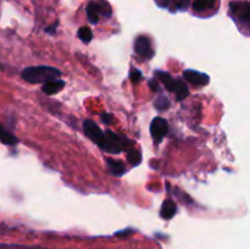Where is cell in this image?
I'll list each match as a JSON object with an SVG mask.
<instances>
[{
    "label": "cell",
    "instance_id": "2e32d148",
    "mask_svg": "<svg viewBox=\"0 0 250 249\" xmlns=\"http://www.w3.org/2000/svg\"><path fill=\"white\" fill-rule=\"evenodd\" d=\"M127 160H128V163L132 164V165H139L142 161V155L139 154L138 150H136V149L133 148H129L128 150H127Z\"/></svg>",
    "mask_w": 250,
    "mask_h": 249
},
{
    "label": "cell",
    "instance_id": "3957f363",
    "mask_svg": "<svg viewBox=\"0 0 250 249\" xmlns=\"http://www.w3.org/2000/svg\"><path fill=\"white\" fill-rule=\"evenodd\" d=\"M87 17L92 23H98L100 19V15H104L105 17L111 16V7L105 0L102 1H92L87 5Z\"/></svg>",
    "mask_w": 250,
    "mask_h": 249
},
{
    "label": "cell",
    "instance_id": "603a6c76",
    "mask_svg": "<svg viewBox=\"0 0 250 249\" xmlns=\"http://www.w3.org/2000/svg\"><path fill=\"white\" fill-rule=\"evenodd\" d=\"M102 120L105 122V124H111L112 117H111V115H109V114H103L102 115Z\"/></svg>",
    "mask_w": 250,
    "mask_h": 249
},
{
    "label": "cell",
    "instance_id": "ffe728a7",
    "mask_svg": "<svg viewBox=\"0 0 250 249\" xmlns=\"http://www.w3.org/2000/svg\"><path fill=\"white\" fill-rule=\"evenodd\" d=\"M129 78H131V82L137 84V83L141 82V80L143 78V73L138 70V68H132L131 72H129Z\"/></svg>",
    "mask_w": 250,
    "mask_h": 249
},
{
    "label": "cell",
    "instance_id": "7c38bea8",
    "mask_svg": "<svg viewBox=\"0 0 250 249\" xmlns=\"http://www.w3.org/2000/svg\"><path fill=\"white\" fill-rule=\"evenodd\" d=\"M217 0H194L193 1V9L197 12L208 11V10L214 9Z\"/></svg>",
    "mask_w": 250,
    "mask_h": 249
},
{
    "label": "cell",
    "instance_id": "d4e9b609",
    "mask_svg": "<svg viewBox=\"0 0 250 249\" xmlns=\"http://www.w3.org/2000/svg\"><path fill=\"white\" fill-rule=\"evenodd\" d=\"M56 26H58V22H56V23H54L53 26H50V28H46V29H45V32H46V33L53 34L54 32L56 31Z\"/></svg>",
    "mask_w": 250,
    "mask_h": 249
},
{
    "label": "cell",
    "instance_id": "277c9868",
    "mask_svg": "<svg viewBox=\"0 0 250 249\" xmlns=\"http://www.w3.org/2000/svg\"><path fill=\"white\" fill-rule=\"evenodd\" d=\"M229 11L242 23L249 26L250 22V6L248 1H232L229 4Z\"/></svg>",
    "mask_w": 250,
    "mask_h": 249
},
{
    "label": "cell",
    "instance_id": "9c48e42d",
    "mask_svg": "<svg viewBox=\"0 0 250 249\" xmlns=\"http://www.w3.org/2000/svg\"><path fill=\"white\" fill-rule=\"evenodd\" d=\"M63 87H65V81L53 80V81H49V82L43 83L42 90H43L45 94L53 95V94H56V93H59L60 90H62Z\"/></svg>",
    "mask_w": 250,
    "mask_h": 249
},
{
    "label": "cell",
    "instance_id": "8992f818",
    "mask_svg": "<svg viewBox=\"0 0 250 249\" xmlns=\"http://www.w3.org/2000/svg\"><path fill=\"white\" fill-rule=\"evenodd\" d=\"M83 131H84L85 136L90 141H93L95 144L102 146L103 141H104V132L102 131V128L94 121H92V120H85L83 122Z\"/></svg>",
    "mask_w": 250,
    "mask_h": 249
},
{
    "label": "cell",
    "instance_id": "e0dca14e",
    "mask_svg": "<svg viewBox=\"0 0 250 249\" xmlns=\"http://www.w3.org/2000/svg\"><path fill=\"white\" fill-rule=\"evenodd\" d=\"M78 38L82 42H84V43H89L93 39L92 29L88 28V27H81V28L78 29Z\"/></svg>",
    "mask_w": 250,
    "mask_h": 249
},
{
    "label": "cell",
    "instance_id": "ba28073f",
    "mask_svg": "<svg viewBox=\"0 0 250 249\" xmlns=\"http://www.w3.org/2000/svg\"><path fill=\"white\" fill-rule=\"evenodd\" d=\"M183 77L194 85H207L210 81L209 76L207 73L198 72V71L194 70H186L183 72Z\"/></svg>",
    "mask_w": 250,
    "mask_h": 249
},
{
    "label": "cell",
    "instance_id": "6da1fadb",
    "mask_svg": "<svg viewBox=\"0 0 250 249\" xmlns=\"http://www.w3.org/2000/svg\"><path fill=\"white\" fill-rule=\"evenodd\" d=\"M61 75L60 71L51 66H32L22 71L21 76L26 82L37 84V83H45L49 81L58 80Z\"/></svg>",
    "mask_w": 250,
    "mask_h": 249
},
{
    "label": "cell",
    "instance_id": "44dd1931",
    "mask_svg": "<svg viewBox=\"0 0 250 249\" xmlns=\"http://www.w3.org/2000/svg\"><path fill=\"white\" fill-rule=\"evenodd\" d=\"M175 5H176V9L186 10L188 6H189V0H176Z\"/></svg>",
    "mask_w": 250,
    "mask_h": 249
},
{
    "label": "cell",
    "instance_id": "4fadbf2b",
    "mask_svg": "<svg viewBox=\"0 0 250 249\" xmlns=\"http://www.w3.org/2000/svg\"><path fill=\"white\" fill-rule=\"evenodd\" d=\"M173 93H175L176 95V99H177L178 102H181V100L186 99V98L188 97V94H189V89H188V87L186 85L185 82L177 80L176 81L175 88H173Z\"/></svg>",
    "mask_w": 250,
    "mask_h": 249
},
{
    "label": "cell",
    "instance_id": "52a82bcc",
    "mask_svg": "<svg viewBox=\"0 0 250 249\" xmlns=\"http://www.w3.org/2000/svg\"><path fill=\"white\" fill-rule=\"evenodd\" d=\"M134 50H136V53L141 58L146 59V60H149V59L154 56V49L151 46L150 39L146 36H139L134 41Z\"/></svg>",
    "mask_w": 250,
    "mask_h": 249
},
{
    "label": "cell",
    "instance_id": "5b68a950",
    "mask_svg": "<svg viewBox=\"0 0 250 249\" xmlns=\"http://www.w3.org/2000/svg\"><path fill=\"white\" fill-rule=\"evenodd\" d=\"M168 132V124L163 117H155L150 124V134L155 143H160Z\"/></svg>",
    "mask_w": 250,
    "mask_h": 249
},
{
    "label": "cell",
    "instance_id": "9a60e30c",
    "mask_svg": "<svg viewBox=\"0 0 250 249\" xmlns=\"http://www.w3.org/2000/svg\"><path fill=\"white\" fill-rule=\"evenodd\" d=\"M0 142L2 144H6V145H15L16 143H19V139L15 136H12L1 124H0Z\"/></svg>",
    "mask_w": 250,
    "mask_h": 249
},
{
    "label": "cell",
    "instance_id": "7a4b0ae2",
    "mask_svg": "<svg viewBox=\"0 0 250 249\" xmlns=\"http://www.w3.org/2000/svg\"><path fill=\"white\" fill-rule=\"evenodd\" d=\"M132 142L126 136L117 134L112 131H106L104 133V141L100 148L111 154H119L124 150L132 148Z\"/></svg>",
    "mask_w": 250,
    "mask_h": 249
},
{
    "label": "cell",
    "instance_id": "30bf717a",
    "mask_svg": "<svg viewBox=\"0 0 250 249\" xmlns=\"http://www.w3.org/2000/svg\"><path fill=\"white\" fill-rule=\"evenodd\" d=\"M176 212H177V205H176V203L172 202V200H166L160 210L161 217L165 220L172 219L176 215Z\"/></svg>",
    "mask_w": 250,
    "mask_h": 249
},
{
    "label": "cell",
    "instance_id": "7402d4cb",
    "mask_svg": "<svg viewBox=\"0 0 250 249\" xmlns=\"http://www.w3.org/2000/svg\"><path fill=\"white\" fill-rule=\"evenodd\" d=\"M156 4L160 7H170L176 2V0H155Z\"/></svg>",
    "mask_w": 250,
    "mask_h": 249
},
{
    "label": "cell",
    "instance_id": "d6986e66",
    "mask_svg": "<svg viewBox=\"0 0 250 249\" xmlns=\"http://www.w3.org/2000/svg\"><path fill=\"white\" fill-rule=\"evenodd\" d=\"M154 104H155L156 109L164 110L167 109V107L170 106V100H168L167 97H165V95H159L155 99V102H154Z\"/></svg>",
    "mask_w": 250,
    "mask_h": 249
},
{
    "label": "cell",
    "instance_id": "5bb4252c",
    "mask_svg": "<svg viewBox=\"0 0 250 249\" xmlns=\"http://www.w3.org/2000/svg\"><path fill=\"white\" fill-rule=\"evenodd\" d=\"M106 163H107V167H109L110 172H111L112 175L121 176L122 173L126 171V167H125V165L122 164V161L114 160V159H107Z\"/></svg>",
    "mask_w": 250,
    "mask_h": 249
},
{
    "label": "cell",
    "instance_id": "8fae6325",
    "mask_svg": "<svg viewBox=\"0 0 250 249\" xmlns=\"http://www.w3.org/2000/svg\"><path fill=\"white\" fill-rule=\"evenodd\" d=\"M156 76H158V78L161 81V83L165 85V88L168 90V92H173L176 81H177L176 78H173L170 73L163 72V71H158V72H156Z\"/></svg>",
    "mask_w": 250,
    "mask_h": 249
},
{
    "label": "cell",
    "instance_id": "cb8c5ba5",
    "mask_svg": "<svg viewBox=\"0 0 250 249\" xmlns=\"http://www.w3.org/2000/svg\"><path fill=\"white\" fill-rule=\"evenodd\" d=\"M149 85H150V88L154 90V92H158V90H159L158 82H156V81H154V80L150 81V82H149Z\"/></svg>",
    "mask_w": 250,
    "mask_h": 249
},
{
    "label": "cell",
    "instance_id": "ac0fdd59",
    "mask_svg": "<svg viewBox=\"0 0 250 249\" xmlns=\"http://www.w3.org/2000/svg\"><path fill=\"white\" fill-rule=\"evenodd\" d=\"M0 249H50L39 246H23V244H0Z\"/></svg>",
    "mask_w": 250,
    "mask_h": 249
}]
</instances>
